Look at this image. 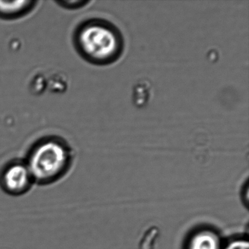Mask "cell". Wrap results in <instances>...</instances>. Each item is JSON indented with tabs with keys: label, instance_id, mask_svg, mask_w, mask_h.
<instances>
[{
	"label": "cell",
	"instance_id": "cell-1",
	"mask_svg": "<svg viewBox=\"0 0 249 249\" xmlns=\"http://www.w3.org/2000/svg\"><path fill=\"white\" fill-rule=\"evenodd\" d=\"M75 44L86 60L97 65L114 63L124 49L119 29L110 21L96 18L80 26L75 34Z\"/></svg>",
	"mask_w": 249,
	"mask_h": 249
},
{
	"label": "cell",
	"instance_id": "cell-2",
	"mask_svg": "<svg viewBox=\"0 0 249 249\" xmlns=\"http://www.w3.org/2000/svg\"><path fill=\"white\" fill-rule=\"evenodd\" d=\"M69 147L62 140L40 141L30 153L27 167L33 178L40 182L54 180L66 170L71 160Z\"/></svg>",
	"mask_w": 249,
	"mask_h": 249
},
{
	"label": "cell",
	"instance_id": "cell-3",
	"mask_svg": "<svg viewBox=\"0 0 249 249\" xmlns=\"http://www.w3.org/2000/svg\"><path fill=\"white\" fill-rule=\"evenodd\" d=\"M33 179L27 164L15 162L4 170L2 181L7 192L18 195L27 191Z\"/></svg>",
	"mask_w": 249,
	"mask_h": 249
},
{
	"label": "cell",
	"instance_id": "cell-4",
	"mask_svg": "<svg viewBox=\"0 0 249 249\" xmlns=\"http://www.w3.org/2000/svg\"><path fill=\"white\" fill-rule=\"evenodd\" d=\"M221 237L215 230L202 228L192 233L186 242V249H222Z\"/></svg>",
	"mask_w": 249,
	"mask_h": 249
},
{
	"label": "cell",
	"instance_id": "cell-5",
	"mask_svg": "<svg viewBox=\"0 0 249 249\" xmlns=\"http://www.w3.org/2000/svg\"><path fill=\"white\" fill-rule=\"evenodd\" d=\"M36 3V2L32 1H16L11 2L0 1V17L11 19L22 17L31 11Z\"/></svg>",
	"mask_w": 249,
	"mask_h": 249
},
{
	"label": "cell",
	"instance_id": "cell-6",
	"mask_svg": "<svg viewBox=\"0 0 249 249\" xmlns=\"http://www.w3.org/2000/svg\"><path fill=\"white\" fill-rule=\"evenodd\" d=\"M249 241L243 237L232 239L223 245L222 249H249Z\"/></svg>",
	"mask_w": 249,
	"mask_h": 249
},
{
	"label": "cell",
	"instance_id": "cell-7",
	"mask_svg": "<svg viewBox=\"0 0 249 249\" xmlns=\"http://www.w3.org/2000/svg\"><path fill=\"white\" fill-rule=\"evenodd\" d=\"M89 2H87V1H62V2H57L56 3L66 9L77 10L84 7V5L89 3Z\"/></svg>",
	"mask_w": 249,
	"mask_h": 249
}]
</instances>
